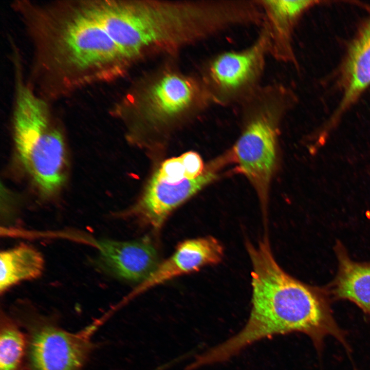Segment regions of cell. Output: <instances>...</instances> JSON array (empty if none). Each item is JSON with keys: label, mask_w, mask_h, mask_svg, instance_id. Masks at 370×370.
I'll use <instances>...</instances> for the list:
<instances>
[{"label": "cell", "mask_w": 370, "mask_h": 370, "mask_svg": "<svg viewBox=\"0 0 370 370\" xmlns=\"http://www.w3.org/2000/svg\"><path fill=\"white\" fill-rule=\"evenodd\" d=\"M12 8L32 42L36 93L43 99L69 95L109 78L125 59L77 1L46 4L16 1Z\"/></svg>", "instance_id": "1"}, {"label": "cell", "mask_w": 370, "mask_h": 370, "mask_svg": "<svg viewBox=\"0 0 370 370\" xmlns=\"http://www.w3.org/2000/svg\"><path fill=\"white\" fill-rule=\"evenodd\" d=\"M247 248L253 267L249 319L239 332L206 351L208 362H223L262 339L294 332L308 336L318 350L328 336L349 350L324 290L284 271L274 259L267 239L256 247L249 244Z\"/></svg>", "instance_id": "2"}, {"label": "cell", "mask_w": 370, "mask_h": 370, "mask_svg": "<svg viewBox=\"0 0 370 370\" xmlns=\"http://www.w3.org/2000/svg\"><path fill=\"white\" fill-rule=\"evenodd\" d=\"M283 83L263 84L240 106L242 130L231 148L237 169L249 182L264 211L278 169L281 123L297 101Z\"/></svg>", "instance_id": "3"}, {"label": "cell", "mask_w": 370, "mask_h": 370, "mask_svg": "<svg viewBox=\"0 0 370 370\" xmlns=\"http://www.w3.org/2000/svg\"><path fill=\"white\" fill-rule=\"evenodd\" d=\"M81 9L118 45L125 58L154 44L181 37L192 23L212 27L214 13L204 2L182 6L138 2L82 0Z\"/></svg>", "instance_id": "4"}, {"label": "cell", "mask_w": 370, "mask_h": 370, "mask_svg": "<svg viewBox=\"0 0 370 370\" xmlns=\"http://www.w3.org/2000/svg\"><path fill=\"white\" fill-rule=\"evenodd\" d=\"M15 62L14 138L25 170L41 191L51 195L66 181L68 156L65 139L45 100L24 82Z\"/></svg>", "instance_id": "5"}, {"label": "cell", "mask_w": 370, "mask_h": 370, "mask_svg": "<svg viewBox=\"0 0 370 370\" xmlns=\"http://www.w3.org/2000/svg\"><path fill=\"white\" fill-rule=\"evenodd\" d=\"M20 308L15 316L26 331L29 370H80L94 347L93 335L107 318L104 316L71 332L47 317Z\"/></svg>", "instance_id": "6"}, {"label": "cell", "mask_w": 370, "mask_h": 370, "mask_svg": "<svg viewBox=\"0 0 370 370\" xmlns=\"http://www.w3.org/2000/svg\"><path fill=\"white\" fill-rule=\"evenodd\" d=\"M269 56V35L262 24L251 44L223 51L209 62L208 80L212 98L222 105H239L263 85Z\"/></svg>", "instance_id": "7"}, {"label": "cell", "mask_w": 370, "mask_h": 370, "mask_svg": "<svg viewBox=\"0 0 370 370\" xmlns=\"http://www.w3.org/2000/svg\"><path fill=\"white\" fill-rule=\"evenodd\" d=\"M230 163L228 157L223 154L214 168L205 170L198 177L176 182H167L153 175L135 212L153 229L159 230L174 209L214 181L220 169Z\"/></svg>", "instance_id": "8"}, {"label": "cell", "mask_w": 370, "mask_h": 370, "mask_svg": "<svg viewBox=\"0 0 370 370\" xmlns=\"http://www.w3.org/2000/svg\"><path fill=\"white\" fill-rule=\"evenodd\" d=\"M223 255L222 245L213 237L186 240L178 244L173 254L159 263L153 273L116 307L123 306L149 289L172 279L196 272L208 265L217 264L221 261Z\"/></svg>", "instance_id": "9"}, {"label": "cell", "mask_w": 370, "mask_h": 370, "mask_svg": "<svg viewBox=\"0 0 370 370\" xmlns=\"http://www.w3.org/2000/svg\"><path fill=\"white\" fill-rule=\"evenodd\" d=\"M102 269L118 279L140 283L159 265L157 251L148 240L95 242Z\"/></svg>", "instance_id": "10"}, {"label": "cell", "mask_w": 370, "mask_h": 370, "mask_svg": "<svg viewBox=\"0 0 370 370\" xmlns=\"http://www.w3.org/2000/svg\"><path fill=\"white\" fill-rule=\"evenodd\" d=\"M267 30L270 56L285 64L297 66L293 35L303 15L318 2L310 0H257Z\"/></svg>", "instance_id": "11"}, {"label": "cell", "mask_w": 370, "mask_h": 370, "mask_svg": "<svg viewBox=\"0 0 370 370\" xmlns=\"http://www.w3.org/2000/svg\"><path fill=\"white\" fill-rule=\"evenodd\" d=\"M335 251L339 269L330 293L335 299L353 302L370 316V263L353 261L340 243H337Z\"/></svg>", "instance_id": "12"}, {"label": "cell", "mask_w": 370, "mask_h": 370, "mask_svg": "<svg viewBox=\"0 0 370 370\" xmlns=\"http://www.w3.org/2000/svg\"><path fill=\"white\" fill-rule=\"evenodd\" d=\"M344 70L345 92L334 120L370 85V18L351 45Z\"/></svg>", "instance_id": "13"}, {"label": "cell", "mask_w": 370, "mask_h": 370, "mask_svg": "<svg viewBox=\"0 0 370 370\" xmlns=\"http://www.w3.org/2000/svg\"><path fill=\"white\" fill-rule=\"evenodd\" d=\"M44 261L41 253L29 245L21 244L0 254V291L3 293L23 281L39 277Z\"/></svg>", "instance_id": "14"}, {"label": "cell", "mask_w": 370, "mask_h": 370, "mask_svg": "<svg viewBox=\"0 0 370 370\" xmlns=\"http://www.w3.org/2000/svg\"><path fill=\"white\" fill-rule=\"evenodd\" d=\"M195 95V89L184 78L167 75L154 84L148 94L151 108L159 116L175 115L187 107Z\"/></svg>", "instance_id": "15"}, {"label": "cell", "mask_w": 370, "mask_h": 370, "mask_svg": "<svg viewBox=\"0 0 370 370\" xmlns=\"http://www.w3.org/2000/svg\"><path fill=\"white\" fill-rule=\"evenodd\" d=\"M18 322L1 312L0 322V370H25L27 338Z\"/></svg>", "instance_id": "16"}, {"label": "cell", "mask_w": 370, "mask_h": 370, "mask_svg": "<svg viewBox=\"0 0 370 370\" xmlns=\"http://www.w3.org/2000/svg\"><path fill=\"white\" fill-rule=\"evenodd\" d=\"M154 175L169 182H176L187 178L180 157L165 161Z\"/></svg>", "instance_id": "17"}, {"label": "cell", "mask_w": 370, "mask_h": 370, "mask_svg": "<svg viewBox=\"0 0 370 370\" xmlns=\"http://www.w3.org/2000/svg\"><path fill=\"white\" fill-rule=\"evenodd\" d=\"M180 157L184 166L186 177L188 179L196 178L205 171L201 158L196 153L189 152Z\"/></svg>", "instance_id": "18"}]
</instances>
